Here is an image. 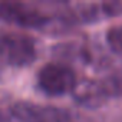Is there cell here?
<instances>
[{"mask_svg": "<svg viewBox=\"0 0 122 122\" xmlns=\"http://www.w3.org/2000/svg\"><path fill=\"white\" fill-rule=\"evenodd\" d=\"M98 82L105 99H122V69L112 72Z\"/></svg>", "mask_w": 122, "mask_h": 122, "instance_id": "6", "label": "cell"}, {"mask_svg": "<svg viewBox=\"0 0 122 122\" xmlns=\"http://www.w3.org/2000/svg\"><path fill=\"white\" fill-rule=\"evenodd\" d=\"M0 122H16V119L12 116V113L9 115L7 112L0 109Z\"/></svg>", "mask_w": 122, "mask_h": 122, "instance_id": "8", "label": "cell"}, {"mask_svg": "<svg viewBox=\"0 0 122 122\" xmlns=\"http://www.w3.org/2000/svg\"><path fill=\"white\" fill-rule=\"evenodd\" d=\"M0 19L25 29H36V30H42L47 25H50V19L40 10L26 3H15V2L0 3Z\"/></svg>", "mask_w": 122, "mask_h": 122, "instance_id": "3", "label": "cell"}, {"mask_svg": "<svg viewBox=\"0 0 122 122\" xmlns=\"http://www.w3.org/2000/svg\"><path fill=\"white\" fill-rule=\"evenodd\" d=\"M36 59L35 40L26 35L0 33V63L23 68Z\"/></svg>", "mask_w": 122, "mask_h": 122, "instance_id": "2", "label": "cell"}, {"mask_svg": "<svg viewBox=\"0 0 122 122\" xmlns=\"http://www.w3.org/2000/svg\"><path fill=\"white\" fill-rule=\"evenodd\" d=\"M106 42L112 52L122 55V26H113L106 33Z\"/></svg>", "mask_w": 122, "mask_h": 122, "instance_id": "7", "label": "cell"}, {"mask_svg": "<svg viewBox=\"0 0 122 122\" xmlns=\"http://www.w3.org/2000/svg\"><path fill=\"white\" fill-rule=\"evenodd\" d=\"M10 113L17 122H65L60 111L32 102H16L10 108Z\"/></svg>", "mask_w": 122, "mask_h": 122, "instance_id": "4", "label": "cell"}, {"mask_svg": "<svg viewBox=\"0 0 122 122\" xmlns=\"http://www.w3.org/2000/svg\"><path fill=\"white\" fill-rule=\"evenodd\" d=\"M39 89L52 98L73 93L78 86V78L73 69L62 63H46L37 72Z\"/></svg>", "mask_w": 122, "mask_h": 122, "instance_id": "1", "label": "cell"}, {"mask_svg": "<svg viewBox=\"0 0 122 122\" xmlns=\"http://www.w3.org/2000/svg\"><path fill=\"white\" fill-rule=\"evenodd\" d=\"M73 95H75V99L81 105H85L88 108L99 106L105 101V96L99 88L98 81H89V82H85L82 85L78 83L76 89L73 91Z\"/></svg>", "mask_w": 122, "mask_h": 122, "instance_id": "5", "label": "cell"}]
</instances>
